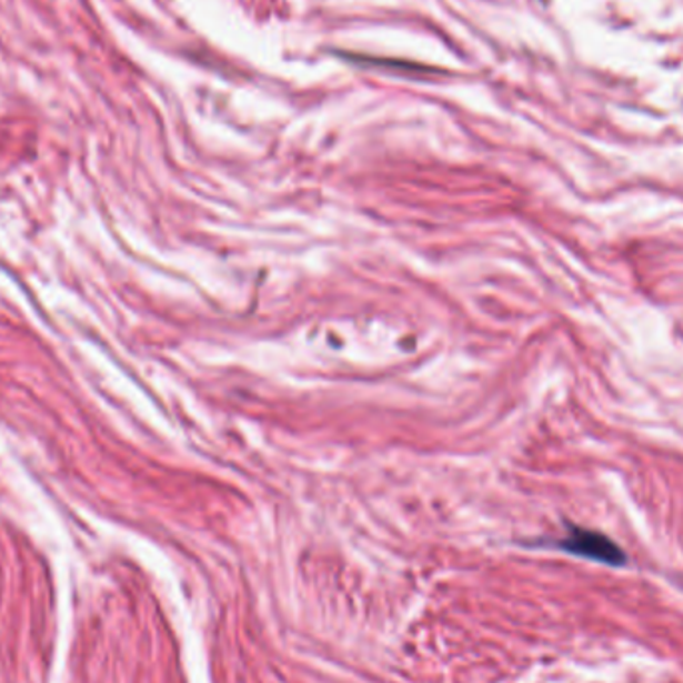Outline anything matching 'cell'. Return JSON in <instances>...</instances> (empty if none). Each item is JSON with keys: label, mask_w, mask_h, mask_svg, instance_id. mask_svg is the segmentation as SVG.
Segmentation results:
<instances>
[{"label": "cell", "mask_w": 683, "mask_h": 683, "mask_svg": "<svg viewBox=\"0 0 683 683\" xmlns=\"http://www.w3.org/2000/svg\"><path fill=\"white\" fill-rule=\"evenodd\" d=\"M560 548L570 554L582 555L602 564L622 565L625 562L622 548L615 545L607 535L582 528H572L570 534L560 542Z\"/></svg>", "instance_id": "6da1fadb"}]
</instances>
